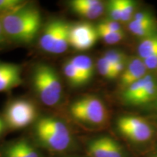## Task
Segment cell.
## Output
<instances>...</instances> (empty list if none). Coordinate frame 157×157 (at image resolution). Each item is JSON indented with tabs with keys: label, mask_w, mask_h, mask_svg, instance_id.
Returning a JSON list of instances; mask_svg holds the SVG:
<instances>
[{
	"label": "cell",
	"mask_w": 157,
	"mask_h": 157,
	"mask_svg": "<svg viewBox=\"0 0 157 157\" xmlns=\"http://www.w3.org/2000/svg\"><path fill=\"white\" fill-rule=\"evenodd\" d=\"M6 37L18 42L29 43L36 37L41 26V15L36 8L27 7L0 15Z\"/></svg>",
	"instance_id": "6da1fadb"
},
{
	"label": "cell",
	"mask_w": 157,
	"mask_h": 157,
	"mask_svg": "<svg viewBox=\"0 0 157 157\" xmlns=\"http://www.w3.org/2000/svg\"><path fill=\"white\" fill-rule=\"evenodd\" d=\"M35 134L39 142L54 151H63L71 144V135L66 124L51 117L39 119L35 125Z\"/></svg>",
	"instance_id": "7a4b0ae2"
},
{
	"label": "cell",
	"mask_w": 157,
	"mask_h": 157,
	"mask_svg": "<svg viewBox=\"0 0 157 157\" xmlns=\"http://www.w3.org/2000/svg\"><path fill=\"white\" fill-rule=\"evenodd\" d=\"M33 87L44 105L54 106L63 95V86L60 78L53 68L47 64H39L32 75Z\"/></svg>",
	"instance_id": "3957f363"
},
{
	"label": "cell",
	"mask_w": 157,
	"mask_h": 157,
	"mask_svg": "<svg viewBox=\"0 0 157 157\" xmlns=\"http://www.w3.org/2000/svg\"><path fill=\"white\" fill-rule=\"evenodd\" d=\"M69 111L74 119L90 125H101L105 122L108 111L100 98L87 95L78 98L70 105Z\"/></svg>",
	"instance_id": "277c9868"
},
{
	"label": "cell",
	"mask_w": 157,
	"mask_h": 157,
	"mask_svg": "<svg viewBox=\"0 0 157 157\" xmlns=\"http://www.w3.org/2000/svg\"><path fill=\"white\" fill-rule=\"evenodd\" d=\"M36 114V107L32 102L25 99H16L10 101L6 105L3 119L7 127L21 129L32 123Z\"/></svg>",
	"instance_id": "5b68a950"
},
{
	"label": "cell",
	"mask_w": 157,
	"mask_h": 157,
	"mask_svg": "<svg viewBox=\"0 0 157 157\" xmlns=\"http://www.w3.org/2000/svg\"><path fill=\"white\" fill-rule=\"evenodd\" d=\"M117 128L123 136L135 143H144L150 140L153 129L150 124L140 117L124 116L118 119Z\"/></svg>",
	"instance_id": "8992f818"
},
{
	"label": "cell",
	"mask_w": 157,
	"mask_h": 157,
	"mask_svg": "<svg viewBox=\"0 0 157 157\" xmlns=\"http://www.w3.org/2000/svg\"><path fill=\"white\" fill-rule=\"evenodd\" d=\"M97 29L89 23H80L71 25L69 30V45L79 51L92 48L97 42Z\"/></svg>",
	"instance_id": "52a82bcc"
},
{
	"label": "cell",
	"mask_w": 157,
	"mask_h": 157,
	"mask_svg": "<svg viewBox=\"0 0 157 157\" xmlns=\"http://www.w3.org/2000/svg\"><path fill=\"white\" fill-rule=\"evenodd\" d=\"M87 151L91 157H124L120 145L108 136L97 137L90 141Z\"/></svg>",
	"instance_id": "ba28073f"
},
{
	"label": "cell",
	"mask_w": 157,
	"mask_h": 157,
	"mask_svg": "<svg viewBox=\"0 0 157 157\" xmlns=\"http://www.w3.org/2000/svg\"><path fill=\"white\" fill-rule=\"evenodd\" d=\"M147 68L140 58H134L129 60L126 68L119 76V87L123 91L131 84L146 76Z\"/></svg>",
	"instance_id": "9c48e42d"
},
{
	"label": "cell",
	"mask_w": 157,
	"mask_h": 157,
	"mask_svg": "<svg viewBox=\"0 0 157 157\" xmlns=\"http://www.w3.org/2000/svg\"><path fill=\"white\" fill-rule=\"evenodd\" d=\"M21 69L19 66L0 62V93L9 91L22 83Z\"/></svg>",
	"instance_id": "30bf717a"
},
{
	"label": "cell",
	"mask_w": 157,
	"mask_h": 157,
	"mask_svg": "<svg viewBox=\"0 0 157 157\" xmlns=\"http://www.w3.org/2000/svg\"><path fill=\"white\" fill-rule=\"evenodd\" d=\"M68 23L62 20H53L45 25L39 39V45L44 52L52 53L60 33Z\"/></svg>",
	"instance_id": "8fae6325"
},
{
	"label": "cell",
	"mask_w": 157,
	"mask_h": 157,
	"mask_svg": "<svg viewBox=\"0 0 157 157\" xmlns=\"http://www.w3.org/2000/svg\"><path fill=\"white\" fill-rule=\"evenodd\" d=\"M76 14L87 19H96L103 14V3L98 0H74L70 3Z\"/></svg>",
	"instance_id": "7c38bea8"
},
{
	"label": "cell",
	"mask_w": 157,
	"mask_h": 157,
	"mask_svg": "<svg viewBox=\"0 0 157 157\" xmlns=\"http://www.w3.org/2000/svg\"><path fill=\"white\" fill-rule=\"evenodd\" d=\"M71 61L76 68L78 73L87 84L91 79L94 74V65L93 60L85 55H79L71 59Z\"/></svg>",
	"instance_id": "4fadbf2b"
},
{
	"label": "cell",
	"mask_w": 157,
	"mask_h": 157,
	"mask_svg": "<svg viewBox=\"0 0 157 157\" xmlns=\"http://www.w3.org/2000/svg\"><path fill=\"white\" fill-rule=\"evenodd\" d=\"M153 77L151 75H146L135 83L131 84L129 87L123 91V99L127 103L135 105L137 98L140 95L148 82Z\"/></svg>",
	"instance_id": "5bb4252c"
},
{
	"label": "cell",
	"mask_w": 157,
	"mask_h": 157,
	"mask_svg": "<svg viewBox=\"0 0 157 157\" xmlns=\"http://www.w3.org/2000/svg\"><path fill=\"white\" fill-rule=\"evenodd\" d=\"M139 58L144 60L153 55L157 54V36L144 38L137 47Z\"/></svg>",
	"instance_id": "9a60e30c"
},
{
	"label": "cell",
	"mask_w": 157,
	"mask_h": 157,
	"mask_svg": "<svg viewBox=\"0 0 157 157\" xmlns=\"http://www.w3.org/2000/svg\"><path fill=\"white\" fill-rule=\"evenodd\" d=\"M63 73L66 78L71 84V85L74 87H80V86L85 84V82L83 78L78 73L76 68L72 63L71 60H68L63 64Z\"/></svg>",
	"instance_id": "2e32d148"
},
{
	"label": "cell",
	"mask_w": 157,
	"mask_h": 157,
	"mask_svg": "<svg viewBox=\"0 0 157 157\" xmlns=\"http://www.w3.org/2000/svg\"><path fill=\"white\" fill-rule=\"evenodd\" d=\"M128 28L132 34L139 37L146 38L152 34L154 28V22L143 23L132 20L129 23Z\"/></svg>",
	"instance_id": "e0dca14e"
},
{
	"label": "cell",
	"mask_w": 157,
	"mask_h": 157,
	"mask_svg": "<svg viewBox=\"0 0 157 157\" xmlns=\"http://www.w3.org/2000/svg\"><path fill=\"white\" fill-rule=\"evenodd\" d=\"M157 92V84L154 78L147 83L144 90H143L140 95L137 98L135 105H140V104L146 103L153 99V98L156 95Z\"/></svg>",
	"instance_id": "ac0fdd59"
},
{
	"label": "cell",
	"mask_w": 157,
	"mask_h": 157,
	"mask_svg": "<svg viewBox=\"0 0 157 157\" xmlns=\"http://www.w3.org/2000/svg\"><path fill=\"white\" fill-rule=\"evenodd\" d=\"M71 25H66L63 29L59 36L56 45H55L52 53L61 54L66 52L69 46V30Z\"/></svg>",
	"instance_id": "d6986e66"
},
{
	"label": "cell",
	"mask_w": 157,
	"mask_h": 157,
	"mask_svg": "<svg viewBox=\"0 0 157 157\" xmlns=\"http://www.w3.org/2000/svg\"><path fill=\"white\" fill-rule=\"evenodd\" d=\"M98 36L108 44H114L122 40L124 37V34L123 31L120 32H114L103 29L101 27L97 26Z\"/></svg>",
	"instance_id": "ffe728a7"
},
{
	"label": "cell",
	"mask_w": 157,
	"mask_h": 157,
	"mask_svg": "<svg viewBox=\"0 0 157 157\" xmlns=\"http://www.w3.org/2000/svg\"><path fill=\"white\" fill-rule=\"evenodd\" d=\"M25 5L26 3L21 0H0V15L12 13Z\"/></svg>",
	"instance_id": "44dd1931"
},
{
	"label": "cell",
	"mask_w": 157,
	"mask_h": 157,
	"mask_svg": "<svg viewBox=\"0 0 157 157\" xmlns=\"http://www.w3.org/2000/svg\"><path fill=\"white\" fill-rule=\"evenodd\" d=\"M97 67L100 74L104 78H108V79L116 78L114 73H113V66L103 57H101L98 60Z\"/></svg>",
	"instance_id": "7402d4cb"
},
{
	"label": "cell",
	"mask_w": 157,
	"mask_h": 157,
	"mask_svg": "<svg viewBox=\"0 0 157 157\" xmlns=\"http://www.w3.org/2000/svg\"><path fill=\"white\" fill-rule=\"evenodd\" d=\"M119 5L121 10V22L129 21L134 13V2L129 0H119Z\"/></svg>",
	"instance_id": "603a6c76"
},
{
	"label": "cell",
	"mask_w": 157,
	"mask_h": 157,
	"mask_svg": "<svg viewBox=\"0 0 157 157\" xmlns=\"http://www.w3.org/2000/svg\"><path fill=\"white\" fill-rule=\"evenodd\" d=\"M103 57L109 61L113 66L119 63L126 62L127 57L124 52L119 50H111L105 52Z\"/></svg>",
	"instance_id": "cb8c5ba5"
},
{
	"label": "cell",
	"mask_w": 157,
	"mask_h": 157,
	"mask_svg": "<svg viewBox=\"0 0 157 157\" xmlns=\"http://www.w3.org/2000/svg\"><path fill=\"white\" fill-rule=\"evenodd\" d=\"M109 15L112 21H121V10L119 0H113L109 4Z\"/></svg>",
	"instance_id": "d4e9b609"
},
{
	"label": "cell",
	"mask_w": 157,
	"mask_h": 157,
	"mask_svg": "<svg viewBox=\"0 0 157 157\" xmlns=\"http://www.w3.org/2000/svg\"><path fill=\"white\" fill-rule=\"evenodd\" d=\"M17 143L25 157H40L39 153L29 143L21 140L18 141Z\"/></svg>",
	"instance_id": "484cf974"
},
{
	"label": "cell",
	"mask_w": 157,
	"mask_h": 157,
	"mask_svg": "<svg viewBox=\"0 0 157 157\" xmlns=\"http://www.w3.org/2000/svg\"><path fill=\"white\" fill-rule=\"evenodd\" d=\"M4 157H25L17 142L10 144L4 150Z\"/></svg>",
	"instance_id": "4316f807"
},
{
	"label": "cell",
	"mask_w": 157,
	"mask_h": 157,
	"mask_svg": "<svg viewBox=\"0 0 157 157\" xmlns=\"http://www.w3.org/2000/svg\"><path fill=\"white\" fill-rule=\"evenodd\" d=\"M97 26L101 27V28L107 29V30L111 31H114V32H120L123 31L121 29V25L117 21H112V20H106L103 22L99 23Z\"/></svg>",
	"instance_id": "83f0119b"
},
{
	"label": "cell",
	"mask_w": 157,
	"mask_h": 157,
	"mask_svg": "<svg viewBox=\"0 0 157 157\" xmlns=\"http://www.w3.org/2000/svg\"><path fill=\"white\" fill-rule=\"evenodd\" d=\"M133 21H138V22L143 23H154L151 15L147 13H143V12H139L133 16Z\"/></svg>",
	"instance_id": "f1b7e54d"
},
{
	"label": "cell",
	"mask_w": 157,
	"mask_h": 157,
	"mask_svg": "<svg viewBox=\"0 0 157 157\" xmlns=\"http://www.w3.org/2000/svg\"><path fill=\"white\" fill-rule=\"evenodd\" d=\"M143 60L148 70L157 69V54L153 55Z\"/></svg>",
	"instance_id": "f546056e"
},
{
	"label": "cell",
	"mask_w": 157,
	"mask_h": 157,
	"mask_svg": "<svg viewBox=\"0 0 157 157\" xmlns=\"http://www.w3.org/2000/svg\"><path fill=\"white\" fill-rule=\"evenodd\" d=\"M6 127H7V125H6L5 121L4 120L3 117H2L0 116V137L2 136L5 132Z\"/></svg>",
	"instance_id": "4dcf8cb0"
},
{
	"label": "cell",
	"mask_w": 157,
	"mask_h": 157,
	"mask_svg": "<svg viewBox=\"0 0 157 157\" xmlns=\"http://www.w3.org/2000/svg\"><path fill=\"white\" fill-rule=\"evenodd\" d=\"M5 31H4L2 25L1 21H0V44H3L5 41Z\"/></svg>",
	"instance_id": "1f68e13d"
},
{
	"label": "cell",
	"mask_w": 157,
	"mask_h": 157,
	"mask_svg": "<svg viewBox=\"0 0 157 157\" xmlns=\"http://www.w3.org/2000/svg\"><path fill=\"white\" fill-rule=\"evenodd\" d=\"M155 157H157V155H156V156H155Z\"/></svg>",
	"instance_id": "d6a6232c"
}]
</instances>
